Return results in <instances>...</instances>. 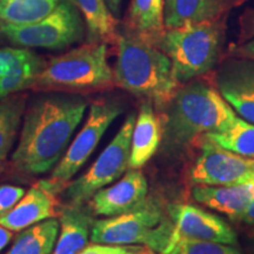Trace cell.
Segmentation results:
<instances>
[{
	"instance_id": "e0dca14e",
	"label": "cell",
	"mask_w": 254,
	"mask_h": 254,
	"mask_svg": "<svg viewBox=\"0 0 254 254\" xmlns=\"http://www.w3.org/2000/svg\"><path fill=\"white\" fill-rule=\"evenodd\" d=\"M192 196L199 204L233 220L254 200V180L233 186H195Z\"/></svg>"
},
{
	"instance_id": "f546056e",
	"label": "cell",
	"mask_w": 254,
	"mask_h": 254,
	"mask_svg": "<svg viewBox=\"0 0 254 254\" xmlns=\"http://www.w3.org/2000/svg\"><path fill=\"white\" fill-rule=\"evenodd\" d=\"M233 220L245 222L249 225H254V200L239 215H237Z\"/></svg>"
},
{
	"instance_id": "44dd1931",
	"label": "cell",
	"mask_w": 254,
	"mask_h": 254,
	"mask_svg": "<svg viewBox=\"0 0 254 254\" xmlns=\"http://www.w3.org/2000/svg\"><path fill=\"white\" fill-rule=\"evenodd\" d=\"M84 14L90 41L116 43L118 39V21L114 19L105 0H73Z\"/></svg>"
},
{
	"instance_id": "4316f807",
	"label": "cell",
	"mask_w": 254,
	"mask_h": 254,
	"mask_svg": "<svg viewBox=\"0 0 254 254\" xmlns=\"http://www.w3.org/2000/svg\"><path fill=\"white\" fill-rule=\"evenodd\" d=\"M34 53L26 49H2L0 50V80L23 66Z\"/></svg>"
},
{
	"instance_id": "cb8c5ba5",
	"label": "cell",
	"mask_w": 254,
	"mask_h": 254,
	"mask_svg": "<svg viewBox=\"0 0 254 254\" xmlns=\"http://www.w3.org/2000/svg\"><path fill=\"white\" fill-rule=\"evenodd\" d=\"M24 106L19 99H0V160H5L17 139Z\"/></svg>"
},
{
	"instance_id": "52a82bcc",
	"label": "cell",
	"mask_w": 254,
	"mask_h": 254,
	"mask_svg": "<svg viewBox=\"0 0 254 254\" xmlns=\"http://www.w3.org/2000/svg\"><path fill=\"white\" fill-rule=\"evenodd\" d=\"M120 113L122 109L111 101H94L90 106L82 128L53 168L49 179L41 180L40 185L55 194L65 189L78 171L87 163L107 128L118 118Z\"/></svg>"
},
{
	"instance_id": "30bf717a",
	"label": "cell",
	"mask_w": 254,
	"mask_h": 254,
	"mask_svg": "<svg viewBox=\"0 0 254 254\" xmlns=\"http://www.w3.org/2000/svg\"><path fill=\"white\" fill-rule=\"evenodd\" d=\"M200 154L190 167V180L195 186H233L254 180V159L224 150L201 138Z\"/></svg>"
},
{
	"instance_id": "d6986e66",
	"label": "cell",
	"mask_w": 254,
	"mask_h": 254,
	"mask_svg": "<svg viewBox=\"0 0 254 254\" xmlns=\"http://www.w3.org/2000/svg\"><path fill=\"white\" fill-rule=\"evenodd\" d=\"M59 217V234L52 254H79L91 238V215L82 205L68 204L62 208Z\"/></svg>"
},
{
	"instance_id": "e575fe53",
	"label": "cell",
	"mask_w": 254,
	"mask_h": 254,
	"mask_svg": "<svg viewBox=\"0 0 254 254\" xmlns=\"http://www.w3.org/2000/svg\"><path fill=\"white\" fill-rule=\"evenodd\" d=\"M135 254H155L154 251L152 250H145V251H138Z\"/></svg>"
},
{
	"instance_id": "4fadbf2b",
	"label": "cell",
	"mask_w": 254,
	"mask_h": 254,
	"mask_svg": "<svg viewBox=\"0 0 254 254\" xmlns=\"http://www.w3.org/2000/svg\"><path fill=\"white\" fill-rule=\"evenodd\" d=\"M217 85L219 93L241 119L254 124V66L247 63L225 66Z\"/></svg>"
},
{
	"instance_id": "2e32d148",
	"label": "cell",
	"mask_w": 254,
	"mask_h": 254,
	"mask_svg": "<svg viewBox=\"0 0 254 254\" xmlns=\"http://www.w3.org/2000/svg\"><path fill=\"white\" fill-rule=\"evenodd\" d=\"M161 142L160 120L154 112L153 104L145 101L139 110L131 140L129 165L131 170H139L148 163Z\"/></svg>"
},
{
	"instance_id": "3957f363",
	"label": "cell",
	"mask_w": 254,
	"mask_h": 254,
	"mask_svg": "<svg viewBox=\"0 0 254 254\" xmlns=\"http://www.w3.org/2000/svg\"><path fill=\"white\" fill-rule=\"evenodd\" d=\"M237 118L218 91L202 81L193 80L178 88L167 105L165 123L166 144L180 148L199 136L219 132Z\"/></svg>"
},
{
	"instance_id": "83f0119b",
	"label": "cell",
	"mask_w": 254,
	"mask_h": 254,
	"mask_svg": "<svg viewBox=\"0 0 254 254\" xmlns=\"http://www.w3.org/2000/svg\"><path fill=\"white\" fill-rule=\"evenodd\" d=\"M24 194L25 190L23 187L13 185L0 186V215L7 213L9 209L13 208Z\"/></svg>"
},
{
	"instance_id": "8fae6325",
	"label": "cell",
	"mask_w": 254,
	"mask_h": 254,
	"mask_svg": "<svg viewBox=\"0 0 254 254\" xmlns=\"http://www.w3.org/2000/svg\"><path fill=\"white\" fill-rule=\"evenodd\" d=\"M174 222L172 237L166 252L168 254L182 241H213L237 245L236 232L227 222L213 213L193 205H173L170 209Z\"/></svg>"
},
{
	"instance_id": "1f68e13d",
	"label": "cell",
	"mask_w": 254,
	"mask_h": 254,
	"mask_svg": "<svg viewBox=\"0 0 254 254\" xmlns=\"http://www.w3.org/2000/svg\"><path fill=\"white\" fill-rule=\"evenodd\" d=\"M107 6L113 13H119V8H120V4H122V0H105Z\"/></svg>"
},
{
	"instance_id": "ba28073f",
	"label": "cell",
	"mask_w": 254,
	"mask_h": 254,
	"mask_svg": "<svg viewBox=\"0 0 254 254\" xmlns=\"http://www.w3.org/2000/svg\"><path fill=\"white\" fill-rule=\"evenodd\" d=\"M135 119L134 113L129 114L93 165L64 189L68 204L84 205L98 190L113 184L126 173L129 168L131 140Z\"/></svg>"
},
{
	"instance_id": "5bb4252c",
	"label": "cell",
	"mask_w": 254,
	"mask_h": 254,
	"mask_svg": "<svg viewBox=\"0 0 254 254\" xmlns=\"http://www.w3.org/2000/svg\"><path fill=\"white\" fill-rule=\"evenodd\" d=\"M246 0H165L164 24L166 30L218 21L232 8Z\"/></svg>"
},
{
	"instance_id": "4dcf8cb0",
	"label": "cell",
	"mask_w": 254,
	"mask_h": 254,
	"mask_svg": "<svg viewBox=\"0 0 254 254\" xmlns=\"http://www.w3.org/2000/svg\"><path fill=\"white\" fill-rule=\"evenodd\" d=\"M12 237H13L12 231H9L6 227L2 226V225H0V252L8 245Z\"/></svg>"
},
{
	"instance_id": "9c48e42d",
	"label": "cell",
	"mask_w": 254,
	"mask_h": 254,
	"mask_svg": "<svg viewBox=\"0 0 254 254\" xmlns=\"http://www.w3.org/2000/svg\"><path fill=\"white\" fill-rule=\"evenodd\" d=\"M0 31L9 41L24 47L59 50L77 43L84 27L73 0H64L46 18L33 24H1Z\"/></svg>"
},
{
	"instance_id": "9a60e30c",
	"label": "cell",
	"mask_w": 254,
	"mask_h": 254,
	"mask_svg": "<svg viewBox=\"0 0 254 254\" xmlns=\"http://www.w3.org/2000/svg\"><path fill=\"white\" fill-rule=\"evenodd\" d=\"M57 215L55 193L38 184L25 193L13 208L0 215V225L12 232H20Z\"/></svg>"
},
{
	"instance_id": "ac0fdd59",
	"label": "cell",
	"mask_w": 254,
	"mask_h": 254,
	"mask_svg": "<svg viewBox=\"0 0 254 254\" xmlns=\"http://www.w3.org/2000/svg\"><path fill=\"white\" fill-rule=\"evenodd\" d=\"M165 0H132L126 18V34L159 47L166 28Z\"/></svg>"
},
{
	"instance_id": "7a4b0ae2",
	"label": "cell",
	"mask_w": 254,
	"mask_h": 254,
	"mask_svg": "<svg viewBox=\"0 0 254 254\" xmlns=\"http://www.w3.org/2000/svg\"><path fill=\"white\" fill-rule=\"evenodd\" d=\"M116 44L114 84L157 107H167L179 82L166 53L129 34H119Z\"/></svg>"
},
{
	"instance_id": "d6a6232c",
	"label": "cell",
	"mask_w": 254,
	"mask_h": 254,
	"mask_svg": "<svg viewBox=\"0 0 254 254\" xmlns=\"http://www.w3.org/2000/svg\"><path fill=\"white\" fill-rule=\"evenodd\" d=\"M139 249H136V247H133V249H129V247H123L120 246L119 250L117 251L116 253L113 254H135L138 252Z\"/></svg>"
},
{
	"instance_id": "ffe728a7",
	"label": "cell",
	"mask_w": 254,
	"mask_h": 254,
	"mask_svg": "<svg viewBox=\"0 0 254 254\" xmlns=\"http://www.w3.org/2000/svg\"><path fill=\"white\" fill-rule=\"evenodd\" d=\"M59 234V220L47 219L20 231L5 254H52Z\"/></svg>"
},
{
	"instance_id": "5b68a950",
	"label": "cell",
	"mask_w": 254,
	"mask_h": 254,
	"mask_svg": "<svg viewBox=\"0 0 254 254\" xmlns=\"http://www.w3.org/2000/svg\"><path fill=\"white\" fill-rule=\"evenodd\" d=\"M173 228V220L158 204L145 200L125 213L93 221L91 240L103 245H144L164 254L170 245Z\"/></svg>"
},
{
	"instance_id": "f1b7e54d",
	"label": "cell",
	"mask_w": 254,
	"mask_h": 254,
	"mask_svg": "<svg viewBox=\"0 0 254 254\" xmlns=\"http://www.w3.org/2000/svg\"><path fill=\"white\" fill-rule=\"evenodd\" d=\"M120 246L103 245V244H91L85 247L79 254H113L119 250Z\"/></svg>"
},
{
	"instance_id": "484cf974",
	"label": "cell",
	"mask_w": 254,
	"mask_h": 254,
	"mask_svg": "<svg viewBox=\"0 0 254 254\" xmlns=\"http://www.w3.org/2000/svg\"><path fill=\"white\" fill-rule=\"evenodd\" d=\"M168 254H241L233 245L213 241H182Z\"/></svg>"
},
{
	"instance_id": "603a6c76",
	"label": "cell",
	"mask_w": 254,
	"mask_h": 254,
	"mask_svg": "<svg viewBox=\"0 0 254 254\" xmlns=\"http://www.w3.org/2000/svg\"><path fill=\"white\" fill-rule=\"evenodd\" d=\"M202 138L214 142L224 150L254 159V124L238 117L224 129L207 133Z\"/></svg>"
},
{
	"instance_id": "d4e9b609",
	"label": "cell",
	"mask_w": 254,
	"mask_h": 254,
	"mask_svg": "<svg viewBox=\"0 0 254 254\" xmlns=\"http://www.w3.org/2000/svg\"><path fill=\"white\" fill-rule=\"evenodd\" d=\"M41 66H43V63L34 55L14 73L1 79L0 80V99H4L8 95L24 90V88L31 87Z\"/></svg>"
},
{
	"instance_id": "8992f818",
	"label": "cell",
	"mask_w": 254,
	"mask_h": 254,
	"mask_svg": "<svg viewBox=\"0 0 254 254\" xmlns=\"http://www.w3.org/2000/svg\"><path fill=\"white\" fill-rule=\"evenodd\" d=\"M222 25L206 21L165 32L159 49L171 59L178 82H187L214 67L221 50Z\"/></svg>"
},
{
	"instance_id": "7c38bea8",
	"label": "cell",
	"mask_w": 254,
	"mask_h": 254,
	"mask_svg": "<svg viewBox=\"0 0 254 254\" xmlns=\"http://www.w3.org/2000/svg\"><path fill=\"white\" fill-rule=\"evenodd\" d=\"M148 185L139 170L127 171L119 182L104 187L92 196L91 207L103 217H114L138 207L146 200Z\"/></svg>"
},
{
	"instance_id": "277c9868",
	"label": "cell",
	"mask_w": 254,
	"mask_h": 254,
	"mask_svg": "<svg viewBox=\"0 0 254 254\" xmlns=\"http://www.w3.org/2000/svg\"><path fill=\"white\" fill-rule=\"evenodd\" d=\"M113 84L107 44L90 41L43 64L32 87L85 92L103 90Z\"/></svg>"
},
{
	"instance_id": "d590c367",
	"label": "cell",
	"mask_w": 254,
	"mask_h": 254,
	"mask_svg": "<svg viewBox=\"0 0 254 254\" xmlns=\"http://www.w3.org/2000/svg\"><path fill=\"white\" fill-rule=\"evenodd\" d=\"M252 238L254 239V230H253V233H252Z\"/></svg>"
},
{
	"instance_id": "836d02e7",
	"label": "cell",
	"mask_w": 254,
	"mask_h": 254,
	"mask_svg": "<svg viewBox=\"0 0 254 254\" xmlns=\"http://www.w3.org/2000/svg\"><path fill=\"white\" fill-rule=\"evenodd\" d=\"M244 52H246L247 55H250L251 57H253L254 58V40L250 41L247 45L244 46Z\"/></svg>"
},
{
	"instance_id": "6da1fadb",
	"label": "cell",
	"mask_w": 254,
	"mask_h": 254,
	"mask_svg": "<svg viewBox=\"0 0 254 254\" xmlns=\"http://www.w3.org/2000/svg\"><path fill=\"white\" fill-rule=\"evenodd\" d=\"M87 104L73 95L38 99L25 113L12 163L19 172L38 176L53 170L65 154Z\"/></svg>"
},
{
	"instance_id": "7402d4cb",
	"label": "cell",
	"mask_w": 254,
	"mask_h": 254,
	"mask_svg": "<svg viewBox=\"0 0 254 254\" xmlns=\"http://www.w3.org/2000/svg\"><path fill=\"white\" fill-rule=\"evenodd\" d=\"M64 0H0L2 24L26 25L46 18Z\"/></svg>"
}]
</instances>
